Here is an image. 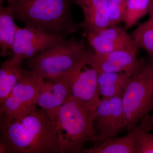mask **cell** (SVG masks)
<instances>
[{"mask_svg": "<svg viewBox=\"0 0 153 153\" xmlns=\"http://www.w3.org/2000/svg\"><path fill=\"white\" fill-rule=\"evenodd\" d=\"M85 38H64L25 60V68L45 79L75 76L93 60L94 51L86 49Z\"/></svg>", "mask_w": 153, "mask_h": 153, "instance_id": "1", "label": "cell"}, {"mask_svg": "<svg viewBox=\"0 0 153 153\" xmlns=\"http://www.w3.org/2000/svg\"><path fill=\"white\" fill-rule=\"evenodd\" d=\"M75 0H15L8 3L15 18L25 27L68 36L82 29L73 19Z\"/></svg>", "mask_w": 153, "mask_h": 153, "instance_id": "2", "label": "cell"}, {"mask_svg": "<svg viewBox=\"0 0 153 153\" xmlns=\"http://www.w3.org/2000/svg\"><path fill=\"white\" fill-rule=\"evenodd\" d=\"M96 110H90L69 99L61 106L56 125L60 139V153H82L83 145L94 142Z\"/></svg>", "mask_w": 153, "mask_h": 153, "instance_id": "3", "label": "cell"}, {"mask_svg": "<svg viewBox=\"0 0 153 153\" xmlns=\"http://www.w3.org/2000/svg\"><path fill=\"white\" fill-rule=\"evenodd\" d=\"M121 99L125 129L130 131L153 108V59L149 56L132 74Z\"/></svg>", "mask_w": 153, "mask_h": 153, "instance_id": "4", "label": "cell"}, {"mask_svg": "<svg viewBox=\"0 0 153 153\" xmlns=\"http://www.w3.org/2000/svg\"><path fill=\"white\" fill-rule=\"evenodd\" d=\"M42 78L23 68L21 79L0 105V128L37 109Z\"/></svg>", "mask_w": 153, "mask_h": 153, "instance_id": "5", "label": "cell"}, {"mask_svg": "<svg viewBox=\"0 0 153 153\" xmlns=\"http://www.w3.org/2000/svg\"><path fill=\"white\" fill-rule=\"evenodd\" d=\"M21 120L35 153L60 152V139L57 126L43 109L26 115Z\"/></svg>", "mask_w": 153, "mask_h": 153, "instance_id": "6", "label": "cell"}, {"mask_svg": "<svg viewBox=\"0 0 153 153\" xmlns=\"http://www.w3.org/2000/svg\"><path fill=\"white\" fill-rule=\"evenodd\" d=\"M66 37L65 35L37 28L18 27L11 57L24 62Z\"/></svg>", "mask_w": 153, "mask_h": 153, "instance_id": "7", "label": "cell"}, {"mask_svg": "<svg viewBox=\"0 0 153 153\" xmlns=\"http://www.w3.org/2000/svg\"><path fill=\"white\" fill-rule=\"evenodd\" d=\"M94 126L96 134L94 143L96 144L117 136L122 130L125 129L121 97H101L96 109Z\"/></svg>", "mask_w": 153, "mask_h": 153, "instance_id": "8", "label": "cell"}, {"mask_svg": "<svg viewBox=\"0 0 153 153\" xmlns=\"http://www.w3.org/2000/svg\"><path fill=\"white\" fill-rule=\"evenodd\" d=\"M76 75L53 79L41 78L38 105L55 123L60 108L71 98V84Z\"/></svg>", "mask_w": 153, "mask_h": 153, "instance_id": "9", "label": "cell"}, {"mask_svg": "<svg viewBox=\"0 0 153 153\" xmlns=\"http://www.w3.org/2000/svg\"><path fill=\"white\" fill-rule=\"evenodd\" d=\"M119 25L110 26L83 36L96 54H102L122 49L139 50L130 34Z\"/></svg>", "mask_w": 153, "mask_h": 153, "instance_id": "10", "label": "cell"}, {"mask_svg": "<svg viewBox=\"0 0 153 153\" xmlns=\"http://www.w3.org/2000/svg\"><path fill=\"white\" fill-rule=\"evenodd\" d=\"M98 74V71L92 66H87L82 68L72 81L70 99L88 109L95 111L101 100Z\"/></svg>", "mask_w": 153, "mask_h": 153, "instance_id": "11", "label": "cell"}, {"mask_svg": "<svg viewBox=\"0 0 153 153\" xmlns=\"http://www.w3.org/2000/svg\"><path fill=\"white\" fill-rule=\"evenodd\" d=\"M139 50L122 49L94 55L90 66L98 72L134 73L140 65L143 58H138Z\"/></svg>", "mask_w": 153, "mask_h": 153, "instance_id": "12", "label": "cell"}, {"mask_svg": "<svg viewBox=\"0 0 153 153\" xmlns=\"http://www.w3.org/2000/svg\"><path fill=\"white\" fill-rule=\"evenodd\" d=\"M81 8L83 20L80 23L83 36L110 26L107 0H75Z\"/></svg>", "mask_w": 153, "mask_h": 153, "instance_id": "13", "label": "cell"}, {"mask_svg": "<svg viewBox=\"0 0 153 153\" xmlns=\"http://www.w3.org/2000/svg\"><path fill=\"white\" fill-rule=\"evenodd\" d=\"M130 72H98L99 93L102 98L122 97L132 74Z\"/></svg>", "mask_w": 153, "mask_h": 153, "instance_id": "14", "label": "cell"}, {"mask_svg": "<svg viewBox=\"0 0 153 153\" xmlns=\"http://www.w3.org/2000/svg\"><path fill=\"white\" fill-rule=\"evenodd\" d=\"M13 11L11 7L0 4V48L1 55H11L18 26L15 22Z\"/></svg>", "mask_w": 153, "mask_h": 153, "instance_id": "15", "label": "cell"}, {"mask_svg": "<svg viewBox=\"0 0 153 153\" xmlns=\"http://www.w3.org/2000/svg\"><path fill=\"white\" fill-rule=\"evenodd\" d=\"M83 153H136L134 129L123 136H117L97 144L89 149H83Z\"/></svg>", "mask_w": 153, "mask_h": 153, "instance_id": "16", "label": "cell"}, {"mask_svg": "<svg viewBox=\"0 0 153 153\" xmlns=\"http://www.w3.org/2000/svg\"><path fill=\"white\" fill-rule=\"evenodd\" d=\"M24 62L11 57L1 64L0 68V105L22 78Z\"/></svg>", "mask_w": 153, "mask_h": 153, "instance_id": "17", "label": "cell"}, {"mask_svg": "<svg viewBox=\"0 0 153 153\" xmlns=\"http://www.w3.org/2000/svg\"><path fill=\"white\" fill-rule=\"evenodd\" d=\"M153 9V0H127L123 22L127 30L134 26Z\"/></svg>", "mask_w": 153, "mask_h": 153, "instance_id": "18", "label": "cell"}, {"mask_svg": "<svg viewBox=\"0 0 153 153\" xmlns=\"http://www.w3.org/2000/svg\"><path fill=\"white\" fill-rule=\"evenodd\" d=\"M135 44L139 49L145 50L153 59V15L141 23L130 34Z\"/></svg>", "mask_w": 153, "mask_h": 153, "instance_id": "19", "label": "cell"}, {"mask_svg": "<svg viewBox=\"0 0 153 153\" xmlns=\"http://www.w3.org/2000/svg\"><path fill=\"white\" fill-rule=\"evenodd\" d=\"M136 153H153V133L138 125L134 128Z\"/></svg>", "mask_w": 153, "mask_h": 153, "instance_id": "20", "label": "cell"}, {"mask_svg": "<svg viewBox=\"0 0 153 153\" xmlns=\"http://www.w3.org/2000/svg\"><path fill=\"white\" fill-rule=\"evenodd\" d=\"M127 0H107L110 26H117L123 22Z\"/></svg>", "mask_w": 153, "mask_h": 153, "instance_id": "21", "label": "cell"}, {"mask_svg": "<svg viewBox=\"0 0 153 153\" xmlns=\"http://www.w3.org/2000/svg\"><path fill=\"white\" fill-rule=\"evenodd\" d=\"M7 3H11L13 2L15 0H7ZM4 0H0V4H3V1H4Z\"/></svg>", "mask_w": 153, "mask_h": 153, "instance_id": "22", "label": "cell"}, {"mask_svg": "<svg viewBox=\"0 0 153 153\" xmlns=\"http://www.w3.org/2000/svg\"><path fill=\"white\" fill-rule=\"evenodd\" d=\"M150 14H151V15H153V9L152 10V12H151V13H150L149 15H150Z\"/></svg>", "mask_w": 153, "mask_h": 153, "instance_id": "23", "label": "cell"}, {"mask_svg": "<svg viewBox=\"0 0 153 153\" xmlns=\"http://www.w3.org/2000/svg\"></svg>", "mask_w": 153, "mask_h": 153, "instance_id": "24", "label": "cell"}]
</instances>
